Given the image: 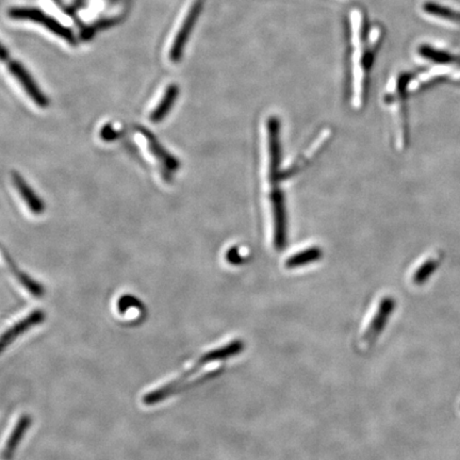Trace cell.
Listing matches in <instances>:
<instances>
[{
	"label": "cell",
	"mask_w": 460,
	"mask_h": 460,
	"mask_svg": "<svg viewBox=\"0 0 460 460\" xmlns=\"http://www.w3.org/2000/svg\"><path fill=\"white\" fill-rule=\"evenodd\" d=\"M140 136H142L143 140L146 143L149 151L159 160L160 164H164L168 172H175L179 168L177 160L170 155L149 132L140 131Z\"/></svg>",
	"instance_id": "obj_7"
},
{
	"label": "cell",
	"mask_w": 460,
	"mask_h": 460,
	"mask_svg": "<svg viewBox=\"0 0 460 460\" xmlns=\"http://www.w3.org/2000/svg\"><path fill=\"white\" fill-rule=\"evenodd\" d=\"M419 54L425 59H429V61L433 62L439 63V64H455V63H460L459 58L446 51H438V49H431V47L423 45L419 49Z\"/></svg>",
	"instance_id": "obj_13"
},
{
	"label": "cell",
	"mask_w": 460,
	"mask_h": 460,
	"mask_svg": "<svg viewBox=\"0 0 460 460\" xmlns=\"http://www.w3.org/2000/svg\"><path fill=\"white\" fill-rule=\"evenodd\" d=\"M394 308H396V301L394 297L386 296L379 301L376 312L369 323L368 329H366L364 337H362L364 344H374L375 340L381 336V331L387 325L388 320L394 312Z\"/></svg>",
	"instance_id": "obj_4"
},
{
	"label": "cell",
	"mask_w": 460,
	"mask_h": 460,
	"mask_svg": "<svg viewBox=\"0 0 460 460\" xmlns=\"http://www.w3.org/2000/svg\"><path fill=\"white\" fill-rule=\"evenodd\" d=\"M0 262H1L2 266H4L6 271L11 274L13 275L16 281H19L21 285L24 286L32 295L36 297H41L44 295L45 291L44 288L40 285V284L36 283V281H32L30 277H28L27 275L24 274L21 271H19L16 266H14L12 261H11L10 258L6 257V254L4 251H0Z\"/></svg>",
	"instance_id": "obj_8"
},
{
	"label": "cell",
	"mask_w": 460,
	"mask_h": 460,
	"mask_svg": "<svg viewBox=\"0 0 460 460\" xmlns=\"http://www.w3.org/2000/svg\"><path fill=\"white\" fill-rule=\"evenodd\" d=\"M438 266H439V262L437 260H427L420 268L416 269V272L412 275V283L416 286L423 285L437 270Z\"/></svg>",
	"instance_id": "obj_14"
},
{
	"label": "cell",
	"mask_w": 460,
	"mask_h": 460,
	"mask_svg": "<svg viewBox=\"0 0 460 460\" xmlns=\"http://www.w3.org/2000/svg\"><path fill=\"white\" fill-rule=\"evenodd\" d=\"M46 316L42 310H34L27 316L14 323L12 326L4 331L0 335V355L4 353V349L13 344L15 339L21 337L26 331L31 329L32 327L38 326L41 323L44 322Z\"/></svg>",
	"instance_id": "obj_5"
},
{
	"label": "cell",
	"mask_w": 460,
	"mask_h": 460,
	"mask_svg": "<svg viewBox=\"0 0 460 460\" xmlns=\"http://www.w3.org/2000/svg\"><path fill=\"white\" fill-rule=\"evenodd\" d=\"M32 419L29 414H23L15 424L14 429L11 431L8 439L4 442L1 450V459L11 460L14 456L15 451L19 448V444L23 440L24 436L31 426Z\"/></svg>",
	"instance_id": "obj_6"
},
{
	"label": "cell",
	"mask_w": 460,
	"mask_h": 460,
	"mask_svg": "<svg viewBox=\"0 0 460 460\" xmlns=\"http://www.w3.org/2000/svg\"><path fill=\"white\" fill-rule=\"evenodd\" d=\"M423 9L425 12L434 15V16L460 24V12L459 11L452 10L448 6H441V4H435V2H426L423 6Z\"/></svg>",
	"instance_id": "obj_12"
},
{
	"label": "cell",
	"mask_w": 460,
	"mask_h": 460,
	"mask_svg": "<svg viewBox=\"0 0 460 460\" xmlns=\"http://www.w3.org/2000/svg\"><path fill=\"white\" fill-rule=\"evenodd\" d=\"M178 93H179V88H178L176 84H171V86L166 89L164 99H161V101H160L157 108L151 112V117H149L151 123L157 124L164 121V117H166V115L169 114V112H170V110L172 109L174 104H175L176 99H177Z\"/></svg>",
	"instance_id": "obj_11"
},
{
	"label": "cell",
	"mask_w": 460,
	"mask_h": 460,
	"mask_svg": "<svg viewBox=\"0 0 460 460\" xmlns=\"http://www.w3.org/2000/svg\"><path fill=\"white\" fill-rule=\"evenodd\" d=\"M266 199L270 214L271 231L274 249H285L287 243V212L281 182L283 181L281 123L279 117H268L266 124Z\"/></svg>",
	"instance_id": "obj_1"
},
{
	"label": "cell",
	"mask_w": 460,
	"mask_h": 460,
	"mask_svg": "<svg viewBox=\"0 0 460 460\" xmlns=\"http://www.w3.org/2000/svg\"><path fill=\"white\" fill-rule=\"evenodd\" d=\"M322 251L318 246L308 247V249H301L289 257L286 260L285 266L290 270L301 268V266L319 261L322 258Z\"/></svg>",
	"instance_id": "obj_10"
},
{
	"label": "cell",
	"mask_w": 460,
	"mask_h": 460,
	"mask_svg": "<svg viewBox=\"0 0 460 460\" xmlns=\"http://www.w3.org/2000/svg\"><path fill=\"white\" fill-rule=\"evenodd\" d=\"M9 15L11 19H28V21L41 24L60 38L64 39L67 42H71V44L75 42V38H74L73 32L71 30L59 24L56 19L45 14L42 11L31 8H13L9 11Z\"/></svg>",
	"instance_id": "obj_3"
},
{
	"label": "cell",
	"mask_w": 460,
	"mask_h": 460,
	"mask_svg": "<svg viewBox=\"0 0 460 460\" xmlns=\"http://www.w3.org/2000/svg\"><path fill=\"white\" fill-rule=\"evenodd\" d=\"M0 60L6 63V66L10 69L12 75L19 80V84H21L26 92L29 95L30 99L41 108H45L49 106V101H47L45 95L41 92L40 89L36 86V82L32 79L31 76L28 74V71L19 64V62H15L12 58L9 55L6 49L0 44Z\"/></svg>",
	"instance_id": "obj_2"
},
{
	"label": "cell",
	"mask_w": 460,
	"mask_h": 460,
	"mask_svg": "<svg viewBox=\"0 0 460 460\" xmlns=\"http://www.w3.org/2000/svg\"><path fill=\"white\" fill-rule=\"evenodd\" d=\"M13 182H14L15 188L21 195V199L25 201L28 208L34 212V214H42L44 211V204L36 196V193L28 186L27 182L16 173H13Z\"/></svg>",
	"instance_id": "obj_9"
}]
</instances>
